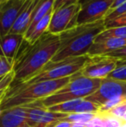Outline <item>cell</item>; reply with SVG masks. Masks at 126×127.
<instances>
[{"mask_svg":"<svg viewBox=\"0 0 126 127\" xmlns=\"http://www.w3.org/2000/svg\"><path fill=\"white\" fill-rule=\"evenodd\" d=\"M59 48V35L49 32L44 33L34 43L24 39L13 63L14 80L17 85L36 75L52 60Z\"/></svg>","mask_w":126,"mask_h":127,"instance_id":"cell-1","label":"cell"},{"mask_svg":"<svg viewBox=\"0 0 126 127\" xmlns=\"http://www.w3.org/2000/svg\"><path fill=\"white\" fill-rule=\"evenodd\" d=\"M105 30L104 19L77 25L59 35L60 48L51 62L86 55L96 37Z\"/></svg>","mask_w":126,"mask_h":127,"instance_id":"cell-2","label":"cell"},{"mask_svg":"<svg viewBox=\"0 0 126 127\" xmlns=\"http://www.w3.org/2000/svg\"><path fill=\"white\" fill-rule=\"evenodd\" d=\"M69 80L70 77H66L59 80L36 82L28 86L17 85L11 90L9 89L0 108L2 111H5L11 107L27 105L31 102L45 99L62 88Z\"/></svg>","mask_w":126,"mask_h":127,"instance_id":"cell-3","label":"cell"},{"mask_svg":"<svg viewBox=\"0 0 126 127\" xmlns=\"http://www.w3.org/2000/svg\"><path fill=\"white\" fill-rule=\"evenodd\" d=\"M101 80L99 79H91L83 76L77 72L70 76L69 82L62 88L56 91L54 94L42 99L44 107L48 108L65 101L75 99H85L99 88Z\"/></svg>","mask_w":126,"mask_h":127,"instance_id":"cell-4","label":"cell"},{"mask_svg":"<svg viewBox=\"0 0 126 127\" xmlns=\"http://www.w3.org/2000/svg\"><path fill=\"white\" fill-rule=\"evenodd\" d=\"M88 58L89 56L86 55L83 56L67 58L60 61V62H51L50 61L49 63H47L42 67V69L36 75L34 76L28 81L18 84V85L28 86L36 83V82L59 80V79L66 78V77H70L82 68Z\"/></svg>","mask_w":126,"mask_h":127,"instance_id":"cell-5","label":"cell"},{"mask_svg":"<svg viewBox=\"0 0 126 127\" xmlns=\"http://www.w3.org/2000/svg\"><path fill=\"white\" fill-rule=\"evenodd\" d=\"M80 8V3L78 1L67 3L54 10L47 32L53 35H60L62 32L77 26L78 16Z\"/></svg>","mask_w":126,"mask_h":127,"instance_id":"cell-6","label":"cell"},{"mask_svg":"<svg viewBox=\"0 0 126 127\" xmlns=\"http://www.w3.org/2000/svg\"><path fill=\"white\" fill-rule=\"evenodd\" d=\"M81 8L78 25L93 24L104 19L114 0H79Z\"/></svg>","mask_w":126,"mask_h":127,"instance_id":"cell-7","label":"cell"},{"mask_svg":"<svg viewBox=\"0 0 126 127\" xmlns=\"http://www.w3.org/2000/svg\"><path fill=\"white\" fill-rule=\"evenodd\" d=\"M117 62L118 59L108 55L89 56L79 73L81 75L88 78L103 80L107 78L108 75L116 68Z\"/></svg>","mask_w":126,"mask_h":127,"instance_id":"cell-8","label":"cell"},{"mask_svg":"<svg viewBox=\"0 0 126 127\" xmlns=\"http://www.w3.org/2000/svg\"><path fill=\"white\" fill-rule=\"evenodd\" d=\"M27 126L28 127H47L52 123L63 120L67 114L53 112L43 106L42 99L27 104Z\"/></svg>","mask_w":126,"mask_h":127,"instance_id":"cell-9","label":"cell"},{"mask_svg":"<svg viewBox=\"0 0 126 127\" xmlns=\"http://www.w3.org/2000/svg\"><path fill=\"white\" fill-rule=\"evenodd\" d=\"M116 98H126V81L105 78L101 80L99 88L85 99L101 105L105 101Z\"/></svg>","mask_w":126,"mask_h":127,"instance_id":"cell-10","label":"cell"},{"mask_svg":"<svg viewBox=\"0 0 126 127\" xmlns=\"http://www.w3.org/2000/svg\"><path fill=\"white\" fill-rule=\"evenodd\" d=\"M25 0L0 1V38L7 35L13 27Z\"/></svg>","mask_w":126,"mask_h":127,"instance_id":"cell-11","label":"cell"},{"mask_svg":"<svg viewBox=\"0 0 126 127\" xmlns=\"http://www.w3.org/2000/svg\"><path fill=\"white\" fill-rule=\"evenodd\" d=\"M27 105H18L3 111L0 116V127H28Z\"/></svg>","mask_w":126,"mask_h":127,"instance_id":"cell-12","label":"cell"},{"mask_svg":"<svg viewBox=\"0 0 126 127\" xmlns=\"http://www.w3.org/2000/svg\"><path fill=\"white\" fill-rule=\"evenodd\" d=\"M39 0H25L21 10L20 15L17 17L13 27L9 33L24 35L29 25L31 17L37 6Z\"/></svg>","mask_w":126,"mask_h":127,"instance_id":"cell-13","label":"cell"},{"mask_svg":"<svg viewBox=\"0 0 126 127\" xmlns=\"http://www.w3.org/2000/svg\"><path fill=\"white\" fill-rule=\"evenodd\" d=\"M24 39L22 34L8 33L0 38V55L14 63L17 53Z\"/></svg>","mask_w":126,"mask_h":127,"instance_id":"cell-14","label":"cell"},{"mask_svg":"<svg viewBox=\"0 0 126 127\" xmlns=\"http://www.w3.org/2000/svg\"><path fill=\"white\" fill-rule=\"evenodd\" d=\"M124 47H126V38H106L94 41L87 55H105Z\"/></svg>","mask_w":126,"mask_h":127,"instance_id":"cell-15","label":"cell"},{"mask_svg":"<svg viewBox=\"0 0 126 127\" xmlns=\"http://www.w3.org/2000/svg\"><path fill=\"white\" fill-rule=\"evenodd\" d=\"M53 11L48 13L43 18H42L29 31L24 34V40H26L29 43H34L36 40H38L44 33H46L49 28V23L51 20Z\"/></svg>","mask_w":126,"mask_h":127,"instance_id":"cell-16","label":"cell"},{"mask_svg":"<svg viewBox=\"0 0 126 127\" xmlns=\"http://www.w3.org/2000/svg\"><path fill=\"white\" fill-rule=\"evenodd\" d=\"M54 0H39L37 6L35 8L34 14L31 17L29 25L26 32L29 31L34 28V26L39 22L42 18H43L48 13L54 10ZM25 32V33H26Z\"/></svg>","mask_w":126,"mask_h":127,"instance_id":"cell-17","label":"cell"},{"mask_svg":"<svg viewBox=\"0 0 126 127\" xmlns=\"http://www.w3.org/2000/svg\"><path fill=\"white\" fill-rule=\"evenodd\" d=\"M83 99H72V100L65 101L62 103H59L57 105H52V106L48 107L49 111L53 112H60V113H73L75 111V108L77 107V105L80 103V101Z\"/></svg>","mask_w":126,"mask_h":127,"instance_id":"cell-18","label":"cell"},{"mask_svg":"<svg viewBox=\"0 0 126 127\" xmlns=\"http://www.w3.org/2000/svg\"><path fill=\"white\" fill-rule=\"evenodd\" d=\"M106 38H126V26L105 29L96 37L95 41Z\"/></svg>","mask_w":126,"mask_h":127,"instance_id":"cell-19","label":"cell"},{"mask_svg":"<svg viewBox=\"0 0 126 127\" xmlns=\"http://www.w3.org/2000/svg\"><path fill=\"white\" fill-rule=\"evenodd\" d=\"M99 106L98 104L87 100L86 99H83L80 101V103L77 105L75 108L74 112H82V113H93L97 114L99 113Z\"/></svg>","mask_w":126,"mask_h":127,"instance_id":"cell-20","label":"cell"},{"mask_svg":"<svg viewBox=\"0 0 126 127\" xmlns=\"http://www.w3.org/2000/svg\"><path fill=\"white\" fill-rule=\"evenodd\" d=\"M95 116L93 113H82V112H73V113L67 114L66 117V120L71 123H79L86 126L92 119Z\"/></svg>","mask_w":126,"mask_h":127,"instance_id":"cell-21","label":"cell"},{"mask_svg":"<svg viewBox=\"0 0 126 127\" xmlns=\"http://www.w3.org/2000/svg\"><path fill=\"white\" fill-rule=\"evenodd\" d=\"M125 112H126V99L124 100L122 103H120L119 105H118L117 106H115L114 108H112L111 111H109L108 112L104 114H108V115H111L112 117L117 118V119L124 120V117L125 115Z\"/></svg>","mask_w":126,"mask_h":127,"instance_id":"cell-22","label":"cell"},{"mask_svg":"<svg viewBox=\"0 0 126 127\" xmlns=\"http://www.w3.org/2000/svg\"><path fill=\"white\" fill-rule=\"evenodd\" d=\"M125 13H126V2L120 4L117 8L113 9L112 10H110L107 13V15H106V17H104V23L113 20V19L124 15Z\"/></svg>","mask_w":126,"mask_h":127,"instance_id":"cell-23","label":"cell"},{"mask_svg":"<svg viewBox=\"0 0 126 127\" xmlns=\"http://www.w3.org/2000/svg\"><path fill=\"white\" fill-rule=\"evenodd\" d=\"M11 71H13V62L0 55V77L6 75Z\"/></svg>","mask_w":126,"mask_h":127,"instance_id":"cell-24","label":"cell"},{"mask_svg":"<svg viewBox=\"0 0 126 127\" xmlns=\"http://www.w3.org/2000/svg\"><path fill=\"white\" fill-rule=\"evenodd\" d=\"M101 114V113H100ZM104 117V127H122L125 121L108 114H102Z\"/></svg>","mask_w":126,"mask_h":127,"instance_id":"cell-25","label":"cell"},{"mask_svg":"<svg viewBox=\"0 0 126 127\" xmlns=\"http://www.w3.org/2000/svg\"><path fill=\"white\" fill-rule=\"evenodd\" d=\"M105 24V29L108 28H113V27H121V26H126V13L117 18L113 19L109 22L104 23Z\"/></svg>","mask_w":126,"mask_h":127,"instance_id":"cell-26","label":"cell"},{"mask_svg":"<svg viewBox=\"0 0 126 127\" xmlns=\"http://www.w3.org/2000/svg\"><path fill=\"white\" fill-rule=\"evenodd\" d=\"M14 80V72L11 71L10 73L7 74L6 75L0 77V90L9 88L10 84Z\"/></svg>","mask_w":126,"mask_h":127,"instance_id":"cell-27","label":"cell"},{"mask_svg":"<svg viewBox=\"0 0 126 127\" xmlns=\"http://www.w3.org/2000/svg\"><path fill=\"white\" fill-rule=\"evenodd\" d=\"M86 127H104V117L102 114L97 113L95 116L86 124Z\"/></svg>","mask_w":126,"mask_h":127,"instance_id":"cell-28","label":"cell"},{"mask_svg":"<svg viewBox=\"0 0 126 127\" xmlns=\"http://www.w3.org/2000/svg\"><path fill=\"white\" fill-rule=\"evenodd\" d=\"M71 125H72L71 122L66 120V119H63V120H60L57 121V122L52 123V124L49 125L47 127H71Z\"/></svg>","mask_w":126,"mask_h":127,"instance_id":"cell-29","label":"cell"},{"mask_svg":"<svg viewBox=\"0 0 126 127\" xmlns=\"http://www.w3.org/2000/svg\"><path fill=\"white\" fill-rule=\"evenodd\" d=\"M79 0H54V10L58 9L61 7L62 5L66 4L67 3H74V2H78Z\"/></svg>","mask_w":126,"mask_h":127,"instance_id":"cell-30","label":"cell"},{"mask_svg":"<svg viewBox=\"0 0 126 127\" xmlns=\"http://www.w3.org/2000/svg\"><path fill=\"white\" fill-rule=\"evenodd\" d=\"M9 89H10V87H9V88H6V89H3V90H0V106H1V104H2V102L3 101L4 98L6 97Z\"/></svg>","mask_w":126,"mask_h":127,"instance_id":"cell-31","label":"cell"},{"mask_svg":"<svg viewBox=\"0 0 126 127\" xmlns=\"http://www.w3.org/2000/svg\"><path fill=\"white\" fill-rule=\"evenodd\" d=\"M125 2H126V0H114V2H113V3H112V5H111V9H110V10H112L113 9L117 8L118 6H119L120 4L125 3Z\"/></svg>","mask_w":126,"mask_h":127,"instance_id":"cell-32","label":"cell"},{"mask_svg":"<svg viewBox=\"0 0 126 127\" xmlns=\"http://www.w3.org/2000/svg\"><path fill=\"white\" fill-rule=\"evenodd\" d=\"M71 127H86V126H85V125L79 124V123H72Z\"/></svg>","mask_w":126,"mask_h":127,"instance_id":"cell-33","label":"cell"},{"mask_svg":"<svg viewBox=\"0 0 126 127\" xmlns=\"http://www.w3.org/2000/svg\"><path fill=\"white\" fill-rule=\"evenodd\" d=\"M124 121H125V122H126V112H125V117H124Z\"/></svg>","mask_w":126,"mask_h":127,"instance_id":"cell-34","label":"cell"},{"mask_svg":"<svg viewBox=\"0 0 126 127\" xmlns=\"http://www.w3.org/2000/svg\"><path fill=\"white\" fill-rule=\"evenodd\" d=\"M122 127H126V122L124 123V125H123V126H122Z\"/></svg>","mask_w":126,"mask_h":127,"instance_id":"cell-35","label":"cell"},{"mask_svg":"<svg viewBox=\"0 0 126 127\" xmlns=\"http://www.w3.org/2000/svg\"><path fill=\"white\" fill-rule=\"evenodd\" d=\"M0 1H1V0H0Z\"/></svg>","mask_w":126,"mask_h":127,"instance_id":"cell-36","label":"cell"}]
</instances>
